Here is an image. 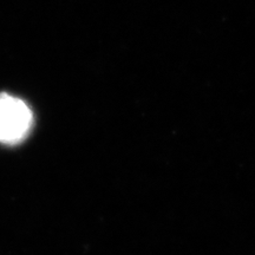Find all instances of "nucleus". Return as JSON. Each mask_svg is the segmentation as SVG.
<instances>
[{
	"mask_svg": "<svg viewBox=\"0 0 255 255\" xmlns=\"http://www.w3.org/2000/svg\"><path fill=\"white\" fill-rule=\"evenodd\" d=\"M33 124V114L24 101L0 94V142L17 144L26 138Z\"/></svg>",
	"mask_w": 255,
	"mask_h": 255,
	"instance_id": "f257e3e1",
	"label": "nucleus"
}]
</instances>
